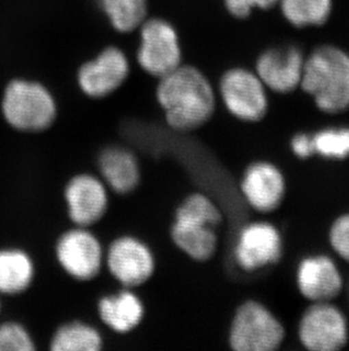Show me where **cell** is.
Returning <instances> with one entry per match:
<instances>
[{
	"label": "cell",
	"instance_id": "6da1fadb",
	"mask_svg": "<svg viewBox=\"0 0 349 351\" xmlns=\"http://www.w3.org/2000/svg\"><path fill=\"white\" fill-rule=\"evenodd\" d=\"M155 98L166 122L178 132L200 129L214 117L217 106V93L207 75L184 64L158 79Z\"/></svg>",
	"mask_w": 349,
	"mask_h": 351
},
{
	"label": "cell",
	"instance_id": "7a4b0ae2",
	"mask_svg": "<svg viewBox=\"0 0 349 351\" xmlns=\"http://www.w3.org/2000/svg\"><path fill=\"white\" fill-rule=\"evenodd\" d=\"M326 114L349 110V53L323 45L305 57L300 86Z\"/></svg>",
	"mask_w": 349,
	"mask_h": 351
},
{
	"label": "cell",
	"instance_id": "3957f363",
	"mask_svg": "<svg viewBox=\"0 0 349 351\" xmlns=\"http://www.w3.org/2000/svg\"><path fill=\"white\" fill-rule=\"evenodd\" d=\"M0 115L16 132L39 133L55 123L58 107L53 93L43 83L15 77L3 86Z\"/></svg>",
	"mask_w": 349,
	"mask_h": 351
},
{
	"label": "cell",
	"instance_id": "277c9868",
	"mask_svg": "<svg viewBox=\"0 0 349 351\" xmlns=\"http://www.w3.org/2000/svg\"><path fill=\"white\" fill-rule=\"evenodd\" d=\"M283 323L266 306L248 300L235 313L229 346L235 351H274L285 341Z\"/></svg>",
	"mask_w": 349,
	"mask_h": 351
},
{
	"label": "cell",
	"instance_id": "5b68a950",
	"mask_svg": "<svg viewBox=\"0 0 349 351\" xmlns=\"http://www.w3.org/2000/svg\"><path fill=\"white\" fill-rule=\"evenodd\" d=\"M136 60L142 71L160 79L183 64V49L176 27L161 17H151L139 27Z\"/></svg>",
	"mask_w": 349,
	"mask_h": 351
},
{
	"label": "cell",
	"instance_id": "8992f818",
	"mask_svg": "<svg viewBox=\"0 0 349 351\" xmlns=\"http://www.w3.org/2000/svg\"><path fill=\"white\" fill-rule=\"evenodd\" d=\"M218 93L224 108L243 122H260L269 110L268 89L254 71L233 67L221 75Z\"/></svg>",
	"mask_w": 349,
	"mask_h": 351
},
{
	"label": "cell",
	"instance_id": "52a82bcc",
	"mask_svg": "<svg viewBox=\"0 0 349 351\" xmlns=\"http://www.w3.org/2000/svg\"><path fill=\"white\" fill-rule=\"evenodd\" d=\"M348 337L347 318L331 302H312L298 324V338L307 350H340Z\"/></svg>",
	"mask_w": 349,
	"mask_h": 351
},
{
	"label": "cell",
	"instance_id": "ba28073f",
	"mask_svg": "<svg viewBox=\"0 0 349 351\" xmlns=\"http://www.w3.org/2000/svg\"><path fill=\"white\" fill-rule=\"evenodd\" d=\"M129 73L131 63L124 50L108 46L79 67L76 82L86 97L103 99L117 91L127 81Z\"/></svg>",
	"mask_w": 349,
	"mask_h": 351
},
{
	"label": "cell",
	"instance_id": "9c48e42d",
	"mask_svg": "<svg viewBox=\"0 0 349 351\" xmlns=\"http://www.w3.org/2000/svg\"><path fill=\"white\" fill-rule=\"evenodd\" d=\"M62 269L79 281H90L99 274L105 262L103 245L89 228L76 226L64 232L56 245Z\"/></svg>",
	"mask_w": 349,
	"mask_h": 351
},
{
	"label": "cell",
	"instance_id": "30bf717a",
	"mask_svg": "<svg viewBox=\"0 0 349 351\" xmlns=\"http://www.w3.org/2000/svg\"><path fill=\"white\" fill-rule=\"evenodd\" d=\"M105 262L116 281L129 289L144 285L155 269V259L151 249L132 235L115 239L109 245Z\"/></svg>",
	"mask_w": 349,
	"mask_h": 351
},
{
	"label": "cell",
	"instance_id": "8fae6325",
	"mask_svg": "<svg viewBox=\"0 0 349 351\" xmlns=\"http://www.w3.org/2000/svg\"><path fill=\"white\" fill-rule=\"evenodd\" d=\"M283 255V237L271 223H250L238 233L234 248L235 262L245 272H257L276 265Z\"/></svg>",
	"mask_w": 349,
	"mask_h": 351
},
{
	"label": "cell",
	"instance_id": "7c38bea8",
	"mask_svg": "<svg viewBox=\"0 0 349 351\" xmlns=\"http://www.w3.org/2000/svg\"><path fill=\"white\" fill-rule=\"evenodd\" d=\"M305 56L293 45L276 46L257 57L255 73L268 90L290 93L300 86Z\"/></svg>",
	"mask_w": 349,
	"mask_h": 351
},
{
	"label": "cell",
	"instance_id": "4fadbf2b",
	"mask_svg": "<svg viewBox=\"0 0 349 351\" xmlns=\"http://www.w3.org/2000/svg\"><path fill=\"white\" fill-rule=\"evenodd\" d=\"M67 213L76 226L90 228L99 222L108 208L107 186L103 180L82 173L73 176L65 188Z\"/></svg>",
	"mask_w": 349,
	"mask_h": 351
},
{
	"label": "cell",
	"instance_id": "5bb4252c",
	"mask_svg": "<svg viewBox=\"0 0 349 351\" xmlns=\"http://www.w3.org/2000/svg\"><path fill=\"white\" fill-rule=\"evenodd\" d=\"M241 190L252 208L261 213L274 212L286 195V180L272 162H255L245 169Z\"/></svg>",
	"mask_w": 349,
	"mask_h": 351
},
{
	"label": "cell",
	"instance_id": "9a60e30c",
	"mask_svg": "<svg viewBox=\"0 0 349 351\" xmlns=\"http://www.w3.org/2000/svg\"><path fill=\"white\" fill-rule=\"evenodd\" d=\"M297 288L311 302H331L343 291V275L336 263L326 255L309 256L300 263Z\"/></svg>",
	"mask_w": 349,
	"mask_h": 351
},
{
	"label": "cell",
	"instance_id": "2e32d148",
	"mask_svg": "<svg viewBox=\"0 0 349 351\" xmlns=\"http://www.w3.org/2000/svg\"><path fill=\"white\" fill-rule=\"evenodd\" d=\"M217 226L174 216L170 235L177 248L196 262H207L218 249Z\"/></svg>",
	"mask_w": 349,
	"mask_h": 351
},
{
	"label": "cell",
	"instance_id": "e0dca14e",
	"mask_svg": "<svg viewBox=\"0 0 349 351\" xmlns=\"http://www.w3.org/2000/svg\"><path fill=\"white\" fill-rule=\"evenodd\" d=\"M103 181L112 191L126 195L139 186L141 173L139 162L131 150L122 147H109L99 158Z\"/></svg>",
	"mask_w": 349,
	"mask_h": 351
},
{
	"label": "cell",
	"instance_id": "ac0fdd59",
	"mask_svg": "<svg viewBox=\"0 0 349 351\" xmlns=\"http://www.w3.org/2000/svg\"><path fill=\"white\" fill-rule=\"evenodd\" d=\"M98 313L105 326L122 335L139 326L144 317V306L139 295L125 289L100 299Z\"/></svg>",
	"mask_w": 349,
	"mask_h": 351
},
{
	"label": "cell",
	"instance_id": "d6986e66",
	"mask_svg": "<svg viewBox=\"0 0 349 351\" xmlns=\"http://www.w3.org/2000/svg\"><path fill=\"white\" fill-rule=\"evenodd\" d=\"M36 266L24 249L13 245L0 247V295L17 297L34 283Z\"/></svg>",
	"mask_w": 349,
	"mask_h": 351
},
{
	"label": "cell",
	"instance_id": "ffe728a7",
	"mask_svg": "<svg viewBox=\"0 0 349 351\" xmlns=\"http://www.w3.org/2000/svg\"><path fill=\"white\" fill-rule=\"evenodd\" d=\"M109 24L118 34L139 30L148 19V0H96Z\"/></svg>",
	"mask_w": 349,
	"mask_h": 351
},
{
	"label": "cell",
	"instance_id": "44dd1931",
	"mask_svg": "<svg viewBox=\"0 0 349 351\" xmlns=\"http://www.w3.org/2000/svg\"><path fill=\"white\" fill-rule=\"evenodd\" d=\"M103 347V339L99 331L79 321L62 325L50 340L53 351H99Z\"/></svg>",
	"mask_w": 349,
	"mask_h": 351
},
{
	"label": "cell",
	"instance_id": "7402d4cb",
	"mask_svg": "<svg viewBox=\"0 0 349 351\" xmlns=\"http://www.w3.org/2000/svg\"><path fill=\"white\" fill-rule=\"evenodd\" d=\"M285 20L298 29L326 24L333 13V0H278Z\"/></svg>",
	"mask_w": 349,
	"mask_h": 351
},
{
	"label": "cell",
	"instance_id": "603a6c76",
	"mask_svg": "<svg viewBox=\"0 0 349 351\" xmlns=\"http://www.w3.org/2000/svg\"><path fill=\"white\" fill-rule=\"evenodd\" d=\"M174 216L203 221L217 228L222 219V214L217 204L209 195L201 193L188 195L174 210Z\"/></svg>",
	"mask_w": 349,
	"mask_h": 351
},
{
	"label": "cell",
	"instance_id": "cb8c5ba5",
	"mask_svg": "<svg viewBox=\"0 0 349 351\" xmlns=\"http://www.w3.org/2000/svg\"><path fill=\"white\" fill-rule=\"evenodd\" d=\"M315 154L328 159L349 158V128H326L313 134Z\"/></svg>",
	"mask_w": 349,
	"mask_h": 351
},
{
	"label": "cell",
	"instance_id": "d4e9b609",
	"mask_svg": "<svg viewBox=\"0 0 349 351\" xmlns=\"http://www.w3.org/2000/svg\"><path fill=\"white\" fill-rule=\"evenodd\" d=\"M36 341L29 328L15 319L0 321V351H34Z\"/></svg>",
	"mask_w": 349,
	"mask_h": 351
},
{
	"label": "cell",
	"instance_id": "484cf974",
	"mask_svg": "<svg viewBox=\"0 0 349 351\" xmlns=\"http://www.w3.org/2000/svg\"><path fill=\"white\" fill-rule=\"evenodd\" d=\"M329 241L337 255L349 263V213L335 219L330 228Z\"/></svg>",
	"mask_w": 349,
	"mask_h": 351
},
{
	"label": "cell",
	"instance_id": "4316f807",
	"mask_svg": "<svg viewBox=\"0 0 349 351\" xmlns=\"http://www.w3.org/2000/svg\"><path fill=\"white\" fill-rule=\"evenodd\" d=\"M277 3L278 0H224L228 14L237 20L250 17L254 10H270Z\"/></svg>",
	"mask_w": 349,
	"mask_h": 351
},
{
	"label": "cell",
	"instance_id": "83f0119b",
	"mask_svg": "<svg viewBox=\"0 0 349 351\" xmlns=\"http://www.w3.org/2000/svg\"><path fill=\"white\" fill-rule=\"evenodd\" d=\"M293 153L298 158L307 159L315 155L313 136L309 133H297L290 141Z\"/></svg>",
	"mask_w": 349,
	"mask_h": 351
},
{
	"label": "cell",
	"instance_id": "f1b7e54d",
	"mask_svg": "<svg viewBox=\"0 0 349 351\" xmlns=\"http://www.w3.org/2000/svg\"><path fill=\"white\" fill-rule=\"evenodd\" d=\"M3 298H1V295H0V318H1V315H3Z\"/></svg>",
	"mask_w": 349,
	"mask_h": 351
}]
</instances>
